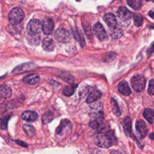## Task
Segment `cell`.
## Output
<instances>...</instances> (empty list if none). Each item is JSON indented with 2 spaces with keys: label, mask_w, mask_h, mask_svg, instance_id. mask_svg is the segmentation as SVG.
Returning a JSON list of instances; mask_svg holds the SVG:
<instances>
[{
  "label": "cell",
  "mask_w": 154,
  "mask_h": 154,
  "mask_svg": "<svg viewBox=\"0 0 154 154\" xmlns=\"http://www.w3.org/2000/svg\"><path fill=\"white\" fill-rule=\"evenodd\" d=\"M117 22L122 26H128L131 21V13L124 7H120L117 10Z\"/></svg>",
  "instance_id": "obj_1"
},
{
  "label": "cell",
  "mask_w": 154,
  "mask_h": 154,
  "mask_svg": "<svg viewBox=\"0 0 154 154\" xmlns=\"http://www.w3.org/2000/svg\"><path fill=\"white\" fill-rule=\"evenodd\" d=\"M24 16V13L22 9L18 7H15L10 11L8 19L11 24L15 25L19 24L23 20Z\"/></svg>",
  "instance_id": "obj_2"
},
{
  "label": "cell",
  "mask_w": 154,
  "mask_h": 154,
  "mask_svg": "<svg viewBox=\"0 0 154 154\" xmlns=\"http://www.w3.org/2000/svg\"><path fill=\"white\" fill-rule=\"evenodd\" d=\"M42 24L38 19H31L28 23L26 30L29 35L34 36L40 32Z\"/></svg>",
  "instance_id": "obj_3"
},
{
  "label": "cell",
  "mask_w": 154,
  "mask_h": 154,
  "mask_svg": "<svg viewBox=\"0 0 154 154\" xmlns=\"http://www.w3.org/2000/svg\"><path fill=\"white\" fill-rule=\"evenodd\" d=\"M131 85L137 91H142L146 85V79L142 75H136L131 79Z\"/></svg>",
  "instance_id": "obj_4"
},
{
  "label": "cell",
  "mask_w": 154,
  "mask_h": 154,
  "mask_svg": "<svg viewBox=\"0 0 154 154\" xmlns=\"http://www.w3.org/2000/svg\"><path fill=\"white\" fill-rule=\"evenodd\" d=\"M55 39L60 43H67L70 40V34L69 32L64 28H59L54 34Z\"/></svg>",
  "instance_id": "obj_5"
},
{
  "label": "cell",
  "mask_w": 154,
  "mask_h": 154,
  "mask_svg": "<svg viewBox=\"0 0 154 154\" xmlns=\"http://www.w3.org/2000/svg\"><path fill=\"white\" fill-rule=\"evenodd\" d=\"M95 142L97 146L99 147L108 148L112 145V140L108 135L100 134L96 137Z\"/></svg>",
  "instance_id": "obj_6"
},
{
  "label": "cell",
  "mask_w": 154,
  "mask_h": 154,
  "mask_svg": "<svg viewBox=\"0 0 154 154\" xmlns=\"http://www.w3.org/2000/svg\"><path fill=\"white\" fill-rule=\"evenodd\" d=\"M71 129L72 125L70 121L67 119H64L61 121L59 126L56 129L55 132L57 135L62 136L70 131Z\"/></svg>",
  "instance_id": "obj_7"
},
{
  "label": "cell",
  "mask_w": 154,
  "mask_h": 154,
  "mask_svg": "<svg viewBox=\"0 0 154 154\" xmlns=\"http://www.w3.org/2000/svg\"><path fill=\"white\" fill-rule=\"evenodd\" d=\"M93 31L96 37L101 41H105L108 38L107 33L100 22H97L94 24L93 27Z\"/></svg>",
  "instance_id": "obj_8"
},
{
  "label": "cell",
  "mask_w": 154,
  "mask_h": 154,
  "mask_svg": "<svg viewBox=\"0 0 154 154\" xmlns=\"http://www.w3.org/2000/svg\"><path fill=\"white\" fill-rule=\"evenodd\" d=\"M54 21L51 18H47L44 20L42 24V30L44 34L50 35L54 29Z\"/></svg>",
  "instance_id": "obj_9"
},
{
  "label": "cell",
  "mask_w": 154,
  "mask_h": 154,
  "mask_svg": "<svg viewBox=\"0 0 154 154\" xmlns=\"http://www.w3.org/2000/svg\"><path fill=\"white\" fill-rule=\"evenodd\" d=\"M135 128L141 138H144L147 134V128L144 121L140 120L136 122Z\"/></svg>",
  "instance_id": "obj_10"
},
{
  "label": "cell",
  "mask_w": 154,
  "mask_h": 154,
  "mask_svg": "<svg viewBox=\"0 0 154 154\" xmlns=\"http://www.w3.org/2000/svg\"><path fill=\"white\" fill-rule=\"evenodd\" d=\"M21 117L23 120L26 122H32L37 120L38 118V114L35 111L27 110L22 112Z\"/></svg>",
  "instance_id": "obj_11"
},
{
  "label": "cell",
  "mask_w": 154,
  "mask_h": 154,
  "mask_svg": "<svg viewBox=\"0 0 154 154\" xmlns=\"http://www.w3.org/2000/svg\"><path fill=\"white\" fill-rule=\"evenodd\" d=\"M103 20L107 24L109 28L114 27L117 26V19L114 14L111 13H106L103 16Z\"/></svg>",
  "instance_id": "obj_12"
},
{
  "label": "cell",
  "mask_w": 154,
  "mask_h": 154,
  "mask_svg": "<svg viewBox=\"0 0 154 154\" xmlns=\"http://www.w3.org/2000/svg\"><path fill=\"white\" fill-rule=\"evenodd\" d=\"M40 80V76L35 73L29 74L23 77V81L27 84L29 85H35L39 82Z\"/></svg>",
  "instance_id": "obj_13"
},
{
  "label": "cell",
  "mask_w": 154,
  "mask_h": 154,
  "mask_svg": "<svg viewBox=\"0 0 154 154\" xmlns=\"http://www.w3.org/2000/svg\"><path fill=\"white\" fill-rule=\"evenodd\" d=\"M42 48L47 52H51L55 48V44L54 41L49 37H45L42 42Z\"/></svg>",
  "instance_id": "obj_14"
},
{
  "label": "cell",
  "mask_w": 154,
  "mask_h": 154,
  "mask_svg": "<svg viewBox=\"0 0 154 154\" xmlns=\"http://www.w3.org/2000/svg\"><path fill=\"white\" fill-rule=\"evenodd\" d=\"M34 64L33 63H26L23 64L19 66H17L13 70V73H23V72H26L28 70H31L34 68Z\"/></svg>",
  "instance_id": "obj_15"
},
{
  "label": "cell",
  "mask_w": 154,
  "mask_h": 154,
  "mask_svg": "<svg viewBox=\"0 0 154 154\" xmlns=\"http://www.w3.org/2000/svg\"><path fill=\"white\" fill-rule=\"evenodd\" d=\"M119 91L125 96H128L131 93V90L128 84L126 81H122L118 85Z\"/></svg>",
  "instance_id": "obj_16"
},
{
  "label": "cell",
  "mask_w": 154,
  "mask_h": 154,
  "mask_svg": "<svg viewBox=\"0 0 154 154\" xmlns=\"http://www.w3.org/2000/svg\"><path fill=\"white\" fill-rule=\"evenodd\" d=\"M109 32L111 37L114 39H118L120 38L123 34V30L117 26L109 28Z\"/></svg>",
  "instance_id": "obj_17"
},
{
  "label": "cell",
  "mask_w": 154,
  "mask_h": 154,
  "mask_svg": "<svg viewBox=\"0 0 154 154\" xmlns=\"http://www.w3.org/2000/svg\"><path fill=\"white\" fill-rule=\"evenodd\" d=\"M0 93H1V96L2 98L4 99H8L9 98L12 94L11 89L10 87L7 85H1V89H0Z\"/></svg>",
  "instance_id": "obj_18"
},
{
  "label": "cell",
  "mask_w": 154,
  "mask_h": 154,
  "mask_svg": "<svg viewBox=\"0 0 154 154\" xmlns=\"http://www.w3.org/2000/svg\"><path fill=\"white\" fill-rule=\"evenodd\" d=\"M102 96V93L97 90H93L87 97L86 101L87 103H91L96 100H97L100 97Z\"/></svg>",
  "instance_id": "obj_19"
},
{
  "label": "cell",
  "mask_w": 154,
  "mask_h": 154,
  "mask_svg": "<svg viewBox=\"0 0 154 154\" xmlns=\"http://www.w3.org/2000/svg\"><path fill=\"white\" fill-rule=\"evenodd\" d=\"M131 120L129 117H126L123 121V127L125 133L126 135H130L131 134Z\"/></svg>",
  "instance_id": "obj_20"
},
{
  "label": "cell",
  "mask_w": 154,
  "mask_h": 154,
  "mask_svg": "<svg viewBox=\"0 0 154 154\" xmlns=\"http://www.w3.org/2000/svg\"><path fill=\"white\" fill-rule=\"evenodd\" d=\"M143 116L150 124H152L154 120V111L150 108H146L143 112Z\"/></svg>",
  "instance_id": "obj_21"
},
{
  "label": "cell",
  "mask_w": 154,
  "mask_h": 154,
  "mask_svg": "<svg viewBox=\"0 0 154 154\" xmlns=\"http://www.w3.org/2000/svg\"><path fill=\"white\" fill-rule=\"evenodd\" d=\"M76 87V84H70L69 85L65 86L63 90V94L66 96H71L72 94H73Z\"/></svg>",
  "instance_id": "obj_22"
},
{
  "label": "cell",
  "mask_w": 154,
  "mask_h": 154,
  "mask_svg": "<svg viewBox=\"0 0 154 154\" xmlns=\"http://www.w3.org/2000/svg\"><path fill=\"white\" fill-rule=\"evenodd\" d=\"M127 4L135 10H138L141 7V0H127Z\"/></svg>",
  "instance_id": "obj_23"
},
{
  "label": "cell",
  "mask_w": 154,
  "mask_h": 154,
  "mask_svg": "<svg viewBox=\"0 0 154 154\" xmlns=\"http://www.w3.org/2000/svg\"><path fill=\"white\" fill-rule=\"evenodd\" d=\"M53 118V114L51 111H47L42 116V122L43 124H47L51 122Z\"/></svg>",
  "instance_id": "obj_24"
},
{
  "label": "cell",
  "mask_w": 154,
  "mask_h": 154,
  "mask_svg": "<svg viewBox=\"0 0 154 154\" xmlns=\"http://www.w3.org/2000/svg\"><path fill=\"white\" fill-rule=\"evenodd\" d=\"M23 129L24 132L26 134V135L28 136L34 135L35 133V128L33 126L29 125H24L23 126Z\"/></svg>",
  "instance_id": "obj_25"
},
{
  "label": "cell",
  "mask_w": 154,
  "mask_h": 154,
  "mask_svg": "<svg viewBox=\"0 0 154 154\" xmlns=\"http://www.w3.org/2000/svg\"><path fill=\"white\" fill-rule=\"evenodd\" d=\"M133 19L134 23L136 26H140L143 22V17L138 14L134 13L133 14Z\"/></svg>",
  "instance_id": "obj_26"
},
{
  "label": "cell",
  "mask_w": 154,
  "mask_h": 154,
  "mask_svg": "<svg viewBox=\"0 0 154 154\" xmlns=\"http://www.w3.org/2000/svg\"><path fill=\"white\" fill-rule=\"evenodd\" d=\"M73 35L75 38L79 42L81 46H84L85 45V40L84 39V37L80 32H79L78 30H76L73 32Z\"/></svg>",
  "instance_id": "obj_27"
},
{
  "label": "cell",
  "mask_w": 154,
  "mask_h": 154,
  "mask_svg": "<svg viewBox=\"0 0 154 154\" xmlns=\"http://www.w3.org/2000/svg\"><path fill=\"white\" fill-rule=\"evenodd\" d=\"M111 100H112V111L115 115H116L117 116H119L121 114V112L120 111L118 104L116 100H115L112 98L111 99Z\"/></svg>",
  "instance_id": "obj_28"
},
{
  "label": "cell",
  "mask_w": 154,
  "mask_h": 154,
  "mask_svg": "<svg viewBox=\"0 0 154 154\" xmlns=\"http://www.w3.org/2000/svg\"><path fill=\"white\" fill-rule=\"evenodd\" d=\"M147 91L149 94L154 95V79H151L150 81Z\"/></svg>",
  "instance_id": "obj_29"
},
{
  "label": "cell",
  "mask_w": 154,
  "mask_h": 154,
  "mask_svg": "<svg viewBox=\"0 0 154 154\" xmlns=\"http://www.w3.org/2000/svg\"><path fill=\"white\" fill-rule=\"evenodd\" d=\"M9 119V117H4V119H1V129H5L7 127V122Z\"/></svg>",
  "instance_id": "obj_30"
},
{
  "label": "cell",
  "mask_w": 154,
  "mask_h": 154,
  "mask_svg": "<svg viewBox=\"0 0 154 154\" xmlns=\"http://www.w3.org/2000/svg\"><path fill=\"white\" fill-rule=\"evenodd\" d=\"M154 51V42L152 43V45H151V46L148 49V50H147V53L149 54V55H150L151 54H152V52Z\"/></svg>",
  "instance_id": "obj_31"
},
{
  "label": "cell",
  "mask_w": 154,
  "mask_h": 154,
  "mask_svg": "<svg viewBox=\"0 0 154 154\" xmlns=\"http://www.w3.org/2000/svg\"><path fill=\"white\" fill-rule=\"evenodd\" d=\"M16 143H17V144H19V145H20V146H23V147H27V146H28V145H27L26 143H25L24 142H23V141H22L16 140Z\"/></svg>",
  "instance_id": "obj_32"
},
{
  "label": "cell",
  "mask_w": 154,
  "mask_h": 154,
  "mask_svg": "<svg viewBox=\"0 0 154 154\" xmlns=\"http://www.w3.org/2000/svg\"><path fill=\"white\" fill-rule=\"evenodd\" d=\"M149 15L150 17H151L152 19H154V11H150L149 13Z\"/></svg>",
  "instance_id": "obj_33"
},
{
  "label": "cell",
  "mask_w": 154,
  "mask_h": 154,
  "mask_svg": "<svg viewBox=\"0 0 154 154\" xmlns=\"http://www.w3.org/2000/svg\"><path fill=\"white\" fill-rule=\"evenodd\" d=\"M149 137H150V138H151L152 140H154V134H153H153H151L150 135Z\"/></svg>",
  "instance_id": "obj_34"
},
{
  "label": "cell",
  "mask_w": 154,
  "mask_h": 154,
  "mask_svg": "<svg viewBox=\"0 0 154 154\" xmlns=\"http://www.w3.org/2000/svg\"><path fill=\"white\" fill-rule=\"evenodd\" d=\"M146 1H150V0H146Z\"/></svg>",
  "instance_id": "obj_35"
}]
</instances>
